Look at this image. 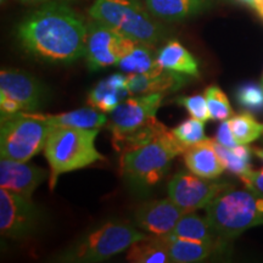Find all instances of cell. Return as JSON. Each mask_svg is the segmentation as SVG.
Wrapping results in <instances>:
<instances>
[{
    "mask_svg": "<svg viewBox=\"0 0 263 263\" xmlns=\"http://www.w3.org/2000/svg\"><path fill=\"white\" fill-rule=\"evenodd\" d=\"M88 27L64 2L42 4L17 27L26 51L51 64H71L84 57Z\"/></svg>",
    "mask_w": 263,
    "mask_h": 263,
    "instance_id": "1",
    "label": "cell"
},
{
    "mask_svg": "<svg viewBox=\"0 0 263 263\" xmlns=\"http://www.w3.org/2000/svg\"><path fill=\"white\" fill-rule=\"evenodd\" d=\"M163 95L156 93L127 98L111 112L106 128L117 153L124 154L146 145L167 130L156 118Z\"/></svg>",
    "mask_w": 263,
    "mask_h": 263,
    "instance_id": "2",
    "label": "cell"
},
{
    "mask_svg": "<svg viewBox=\"0 0 263 263\" xmlns=\"http://www.w3.org/2000/svg\"><path fill=\"white\" fill-rule=\"evenodd\" d=\"M186 149L172 130H164L146 145L122 154L121 174L133 190L149 192L170 172L173 160Z\"/></svg>",
    "mask_w": 263,
    "mask_h": 263,
    "instance_id": "3",
    "label": "cell"
},
{
    "mask_svg": "<svg viewBox=\"0 0 263 263\" xmlns=\"http://www.w3.org/2000/svg\"><path fill=\"white\" fill-rule=\"evenodd\" d=\"M99 129L72 127H52L44 146V155L50 166L49 186L54 190L59 177L89 164L104 161L95 147Z\"/></svg>",
    "mask_w": 263,
    "mask_h": 263,
    "instance_id": "4",
    "label": "cell"
},
{
    "mask_svg": "<svg viewBox=\"0 0 263 263\" xmlns=\"http://www.w3.org/2000/svg\"><path fill=\"white\" fill-rule=\"evenodd\" d=\"M206 219L219 239H233L263 224V194L230 188L205 207Z\"/></svg>",
    "mask_w": 263,
    "mask_h": 263,
    "instance_id": "5",
    "label": "cell"
},
{
    "mask_svg": "<svg viewBox=\"0 0 263 263\" xmlns=\"http://www.w3.org/2000/svg\"><path fill=\"white\" fill-rule=\"evenodd\" d=\"M139 0H95L89 15L133 41L153 47L164 37V31L151 17Z\"/></svg>",
    "mask_w": 263,
    "mask_h": 263,
    "instance_id": "6",
    "label": "cell"
},
{
    "mask_svg": "<svg viewBox=\"0 0 263 263\" xmlns=\"http://www.w3.org/2000/svg\"><path fill=\"white\" fill-rule=\"evenodd\" d=\"M52 126L39 112H20L2 116L0 155L20 162H28L44 149Z\"/></svg>",
    "mask_w": 263,
    "mask_h": 263,
    "instance_id": "7",
    "label": "cell"
},
{
    "mask_svg": "<svg viewBox=\"0 0 263 263\" xmlns=\"http://www.w3.org/2000/svg\"><path fill=\"white\" fill-rule=\"evenodd\" d=\"M146 236L128 222H106L76 242L59 259L62 262H103L126 251Z\"/></svg>",
    "mask_w": 263,
    "mask_h": 263,
    "instance_id": "8",
    "label": "cell"
},
{
    "mask_svg": "<svg viewBox=\"0 0 263 263\" xmlns=\"http://www.w3.org/2000/svg\"><path fill=\"white\" fill-rule=\"evenodd\" d=\"M48 91L37 78L27 72H0V111L2 116L35 112L47 101Z\"/></svg>",
    "mask_w": 263,
    "mask_h": 263,
    "instance_id": "9",
    "label": "cell"
},
{
    "mask_svg": "<svg viewBox=\"0 0 263 263\" xmlns=\"http://www.w3.org/2000/svg\"><path fill=\"white\" fill-rule=\"evenodd\" d=\"M87 27L84 58L90 71L117 65V62L128 54L137 43V41L124 37L97 20Z\"/></svg>",
    "mask_w": 263,
    "mask_h": 263,
    "instance_id": "10",
    "label": "cell"
},
{
    "mask_svg": "<svg viewBox=\"0 0 263 263\" xmlns=\"http://www.w3.org/2000/svg\"><path fill=\"white\" fill-rule=\"evenodd\" d=\"M230 188H233L232 184L224 180L202 178L192 172H178L168 183V196L184 211L194 212L205 209Z\"/></svg>",
    "mask_w": 263,
    "mask_h": 263,
    "instance_id": "11",
    "label": "cell"
},
{
    "mask_svg": "<svg viewBox=\"0 0 263 263\" xmlns=\"http://www.w3.org/2000/svg\"><path fill=\"white\" fill-rule=\"evenodd\" d=\"M43 213L32 200L0 190V232L15 240L26 239L38 229Z\"/></svg>",
    "mask_w": 263,
    "mask_h": 263,
    "instance_id": "12",
    "label": "cell"
},
{
    "mask_svg": "<svg viewBox=\"0 0 263 263\" xmlns=\"http://www.w3.org/2000/svg\"><path fill=\"white\" fill-rule=\"evenodd\" d=\"M48 178H50V173L35 164L9 159H2L0 161L2 189L26 199L32 200L35 189Z\"/></svg>",
    "mask_w": 263,
    "mask_h": 263,
    "instance_id": "13",
    "label": "cell"
},
{
    "mask_svg": "<svg viewBox=\"0 0 263 263\" xmlns=\"http://www.w3.org/2000/svg\"><path fill=\"white\" fill-rule=\"evenodd\" d=\"M188 213L171 199L143 202L137 207L134 219L137 226L153 235L172 232L182 217Z\"/></svg>",
    "mask_w": 263,
    "mask_h": 263,
    "instance_id": "14",
    "label": "cell"
},
{
    "mask_svg": "<svg viewBox=\"0 0 263 263\" xmlns=\"http://www.w3.org/2000/svg\"><path fill=\"white\" fill-rule=\"evenodd\" d=\"M188 77L166 68L157 67L156 70L139 74H128L127 85L130 95L167 94L178 91L188 83Z\"/></svg>",
    "mask_w": 263,
    "mask_h": 263,
    "instance_id": "15",
    "label": "cell"
},
{
    "mask_svg": "<svg viewBox=\"0 0 263 263\" xmlns=\"http://www.w3.org/2000/svg\"><path fill=\"white\" fill-rule=\"evenodd\" d=\"M184 162L190 172L202 178H218L226 170L209 138L184 151Z\"/></svg>",
    "mask_w": 263,
    "mask_h": 263,
    "instance_id": "16",
    "label": "cell"
},
{
    "mask_svg": "<svg viewBox=\"0 0 263 263\" xmlns=\"http://www.w3.org/2000/svg\"><path fill=\"white\" fill-rule=\"evenodd\" d=\"M130 95L127 76L115 73L100 81L88 95V104L103 112H112L118 105Z\"/></svg>",
    "mask_w": 263,
    "mask_h": 263,
    "instance_id": "17",
    "label": "cell"
},
{
    "mask_svg": "<svg viewBox=\"0 0 263 263\" xmlns=\"http://www.w3.org/2000/svg\"><path fill=\"white\" fill-rule=\"evenodd\" d=\"M168 250L171 261L176 263H195L206 259L221 244L159 235Z\"/></svg>",
    "mask_w": 263,
    "mask_h": 263,
    "instance_id": "18",
    "label": "cell"
},
{
    "mask_svg": "<svg viewBox=\"0 0 263 263\" xmlns=\"http://www.w3.org/2000/svg\"><path fill=\"white\" fill-rule=\"evenodd\" d=\"M160 67L197 78L200 76L199 64L190 51L177 41H170L157 52Z\"/></svg>",
    "mask_w": 263,
    "mask_h": 263,
    "instance_id": "19",
    "label": "cell"
},
{
    "mask_svg": "<svg viewBox=\"0 0 263 263\" xmlns=\"http://www.w3.org/2000/svg\"><path fill=\"white\" fill-rule=\"evenodd\" d=\"M151 15L167 21H178L199 14L209 5V0H145Z\"/></svg>",
    "mask_w": 263,
    "mask_h": 263,
    "instance_id": "20",
    "label": "cell"
},
{
    "mask_svg": "<svg viewBox=\"0 0 263 263\" xmlns=\"http://www.w3.org/2000/svg\"><path fill=\"white\" fill-rule=\"evenodd\" d=\"M43 117L52 127H72L83 129H99L106 126L107 117L94 107H83L60 115H44Z\"/></svg>",
    "mask_w": 263,
    "mask_h": 263,
    "instance_id": "21",
    "label": "cell"
},
{
    "mask_svg": "<svg viewBox=\"0 0 263 263\" xmlns=\"http://www.w3.org/2000/svg\"><path fill=\"white\" fill-rule=\"evenodd\" d=\"M164 235L173 236V238L195 240V241L221 244V239L213 232L207 219L193 212L185 213L179 219V222L177 223L172 232Z\"/></svg>",
    "mask_w": 263,
    "mask_h": 263,
    "instance_id": "22",
    "label": "cell"
},
{
    "mask_svg": "<svg viewBox=\"0 0 263 263\" xmlns=\"http://www.w3.org/2000/svg\"><path fill=\"white\" fill-rule=\"evenodd\" d=\"M127 261L133 263H168L171 261L168 250L159 235L146 238L134 242L128 249Z\"/></svg>",
    "mask_w": 263,
    "mask_h": 263,
    "instance_id": "23",
    "label": "cell"
},
{
    "mask_svg": "<svg viewBox=\"0 0 263 263\" xmlns=\"http://www.w3.org/2000/svg\"><path fill=\"white\" fill-rule=\"evenodd\" d=\"M116 66L128 74L146 73L160 67L157 64V54H155L151 45L141 42H137Z\"/></svg>",
    "mask_w": 263,
    "mask_h": 263,
    "instance_id": "24",
    "label": "cell"
},
{
    "mask_svg": "<svg viewBox=\"0 0 263 263\" xmlns=\"http://www.w3.org/2000/svg\"><path fill=\"white\" fill-rule=\"evenodd\" d=\"M212 145L215 147L217 155L221 159L223 166L229 172L241 176L242 173L251 170V150L245 145H240L235 147H226L218 144L215 139H212Z\"/></svg>",
    "mask_w": 263,
    "mask_h": 263,
    "instance_id": "25",
    "label": "cell"
},
{
    "mask_svg": "<svg viewBox=\"0 0 263 263\" xmlns=\"http://www.w3.org/2000/svg\"><path fill=\"white\" fill-rule=\"evenodd\" d=\"M229 124L236 141L241 145H248L263 134V124L257 122L250 112L236 115L230 118Z\"/></svg>",
    "mask_w": 263,
    "mask_h": 263,
    "instance_id": "26",
    "label": "cell"
},
{
    "mask_svg": "<svg viewBox=\"0 0 263 263\" xmlns=\"http://www.w3.org/2000/svg\"><path fill=\"white\" fill-rule=\"evenodd\" d=\"M203 97L206 99L207 107H209L210 118L212 121H227L233 116V111L230 103L221 88L211 85L205 89Z\"/></svg>",
    "mask_w": 263,
    "mask_h": 263,
    "instance_id": "27",
    "label": "cell"
},
{
    "mask_svg": "<svg viewBox=\"0 0 263 263\" xmlns=\"http://www.w3.org/2000/svg\"><path fill=\"white\" fill-rule=\"evenodd\" d=\"M203 123L205 122L193 117L184 121L183 123H180L179 126H177L174 129H172V132L177 139L183 144V146L185 149H188L189 146H193L195 144L200 143V141L207 139L205 136Z\"/></svg>",
    "mask_w": 263,
    "mask_h": 263,
    "instance_id": "28",
    "label": "cell"
},
{
    "mask_svg": "<svg viewBox=\"0 0 263 263\" xmlns=\"http://www.w3.org/2000/svg\"><path fill=\"white\" fill-rule=\"evenodd\" d=\"M238 103L251 112H259L263 110V85L246 83L236 93Z\"/></svg>",
    "mask_w": 263,
    "mask_h": 263,
    "instance_id": "29",
    "label": "cell"
},
{
    "mask_svg": "<svg viewBox=\"0 0 263 263\" xmlns=\"http://www.w3.org/2000/svg\"><path fill=\"white\" fill-rule=\"evenodd\" d=\"M177 104L182 105L188 110V112L192 115L194 118L196 120L202 121V122H206V121L211 120L210 118V112L209 107H207L206 99L202 95H193V97H180L176 100Z\"/></svg>",
    "mask_w": 263,
    "mask_h": 263,
    "instance_id": "30",
    "label": "cell"
},
{
    "mask_svg": "<svg viewBox=\"0 0 263 263\" xmlns=\"http://www.w3.org/2000/svg\"><path fill=\"white\" fill-rule=\"evenodd\" d=\"M241 182L245 184V186L252 192L263 194V170L259 171H252L250 170L248 172L242 173L239 177Z\"/></svg>",
    "mask_w": 263,
    "mask_h": 263,
    "instance_id": "31",
    "label": "cell"
},
{
    "mask_svg": "<svg viewBox=\"0 0 263 263\" xmlns=\"http://www.w3.org/2000/svg\"><path fill=\"white\" fill-rule=\"evenodd\" d=\"M215 140L221 145L226 147H235L240 145V144L236 141L234 134H233L232 129H230L229 120L223 121V123L218 127V130H217V134L215 137Z\"/></svg>",
    "mask_w": 263,
    "mask_h": 263,
    "instance_id": "32",
    "label": "cell"
},
{
    "mask_svg": "<svg viewBox=\"0 0 263 263\" xmlns=\"http://www.w3.org/2000/svg\"><path fill=\"white\" fill-rule=\"evenodd\" d=\"M20 2L25 4H45L50 2H70V0H20Z\"/></svg>",
    "mask_w": 263,
    "mask_h": 263,
    "instance_id": "33",
    "label": "cell"
},
{
    "mask_svg": "<svg viewBox=\"0 0 263 263\" xmlns=\"http://www.w3.org/2000/svg\"><path fill=\"white\" fill-rule=\"evenodd\" d=\"M252 8H254L256 11L258 12L259 16H261V17L263 18V0H257V2L255 3V5L252 6Z\"/></svg>",
    "mask_w": 263,
    "mask_h": 263,
    "instance_id": "34",
    "label": "cell"
},
{
    "mask_svg": "<svg viewBox=\"0 0 263 263\" xmlns=\"http://www.w3.org/2000/svg\"><path fill=\"white\" fill-rule=\"evenodd\" d=\"M252 151H254L256 156L259 157V159L263 161V149H262V147H254V149H252Z\"/></svg>",
    "mask_w": 263,
    "mask_h": 263,
    "instance_id": "35",
    "label": "cell"
},
{
    "mask_svg": "<svg viewBox=\"0 0 263 263\" xmlns=\"http://www.w3.org/2000/svg\"><path fill=\"white\" fill-rule=\"evenodd\" d=\"M240 2L246 3V4H249L250 6H254V5H255V3L257 2V0H240Z\"/></svg>",
    "mask_w": 263,
    "mask_h": 263,
    "instance_id": "36",
    "label": "cell"
},
{
    "mask_svg": "<svg viewBox=\"0 0 263 263\" xmlns=\"http://www.w3.org/2000/svg\"><path fill=\"white\" fill-rule=\"evenodd\" d=\"M262 85H263V76H262Z\"/></svg>",
    "mask_w": 263,
    "mask_h": 263,
    "instance_id": "37",
    "label": "cell"
},
{
    "mask_svg": "<svg viewBox=\"0 0 263 263\" xmlns=\"http://www.w3.org/2000/svg\"><path fill=\"white\" fill-rule=\"evenodd\" d=\"M5 2V0H2V3H4Z\"/></svg>",
    "mask_w": 263,
    "mask_h": 263,
    "instance_id": "38",
    "label": "cell"
}]
</instances>
